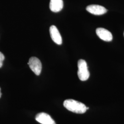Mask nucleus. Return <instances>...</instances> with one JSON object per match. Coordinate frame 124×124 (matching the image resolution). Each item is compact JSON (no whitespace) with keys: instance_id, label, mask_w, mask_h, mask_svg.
<instances>
[{"instance_id":"nucleus-6","label":"nucleus","mask_w":124,"mask_h":124,"mask_svg":"<svg viewBox=\"0 0 124 124\" xmlns=\"http://www.w3.org/2000/svg\"><path fill=\"white\" fill-rule=\"evenodd\" d=\"M96 34L98 36L104 41L109 42L113 40V36L110 31L102 28H98L96 30Z\"/></svg>"},{"instance_id":"nucleus-11","label":"nucleus","mask_w":124,"mask_h":124,"mask_svg":"<svg viewBox=\"0 0 124 124\" xmlns=\"http://www.w3.org/2000/svg\"></svg>"},{"instance_id":"nucleus-5","label":"nucleus","mask_w":124,"mask_h":124,"mask_svg":"<svg viewBox=\"0 0 124 124\" xmlns=\"http://www.w3.org/2000/svg\"><path fill=\"white\" fill-rule=\"evenodd\" d=\"M36 120L41 124H56L54 120L46 113H40L36 115Z\"/></svg>"},{"instance_id":"nucleus-4","label":"nucleus","mask_w":124,"mask_h":124,"mask_svg":"<svg viewBox=\"0 0 124 124\" xmlns=\"http://www.w3.org/2000/svg\"><path fill=\"white\" fill-rule=\"evenodd\" d=\"M86 9L90 13L95 15H101L107 12V10L104 7L98 5H89Z\"/></svg>"},{"instance_id":"nucleus-1","label":"nucleus","mask_w":124,"mask_h":124,"mask_svg":"<svg viewBox=\"0 0 124 124\" xmlns=\"http://www.w3.org/2000/svg\"><path fill=\"white\" fill-rule=\"evenodd\" d=\"M63 106L68 110L76 114H84L87 110L84 104L73 99L65 100Z\"/></svg>"},{"instance_id":"nucleus-8","label":"nucleus","mask_w":124,"mask_h":124,"mask_svg":"<svg viewBox=\"0 0 124 124\" xmlns=\"http://www.w3.org/2000/svg\"><path fill=\"white\" fill-rule=\"evenodd\" d=\"M63 7L62 0H51L49 4L50 10L54 13H58L62 10Z\"/></svg>"},{"instance_id":"nucleus-7","label":"nucleus","mask_w":124,"mask_h":124,"mask_svg":"<svg viewBox=\"0 0 124 124\" xmlns=\"http://www.w3.org/2000/svg\"><path fill=\"white\" fill-rule=\"evenodd\" d=\"M49 31L51 38L53 41L57 44L59 45L62 44V37L58 28L55 25H52L50 27Z\"/></svg>"},{"instance_id":"nucleus-10","label":"nucleus","mask_w":124,"mask_h":124,"mask_svg":"<svg viewBox=\"0 0 124 124\" xmlns=\"http://www.w3.org/2000/svg\"><path fill=\"white\" fill-rule=\"evenodd\" d=\"M1 96V89L0 88V98Z\"/></svg>"},{"instance_id":"nucleus-9","label":"nucleus","mask_w":124,"mask_h":124,"mask_svg":"<svg viewBox=\"0 0 124 124\" xmlns=\"http://www.w3.org/2000/svg\"><path fill=\"white\" fill-rule=\"evenodd\" d=\"M5 57L3 53L0 52V68L3 65V62L4 60Z\"/></svg>"},{"instance_id":"nucleus-3","label":"nucleus","mask_w":124,"mask_h":124,"mask_svg":"<svg viewBox=\"0 0 124 124\" xmlns=\"http://www.w3.org/2000/svg\"><path fill=\"white\" fill-rule=\"evenodd\" d=\"M28 64L33 71L36 75H39L42 70V64L40 60L35 57L30 58Z\"/></svg>"},{"instance_id":"nucleus-2","label":"nucleus","mask_w":124,"mask_h":124,"mask_svg":"<svg viewBox=\"0 0 124 124\" xmlns=\"http://www.w3.org/2000/svg\"><path fill=\"white\" fill-rule=\"evenodd\" d=\"M78 76L80 80L85 81L88 79L90 73L88 70L87 63L83 59H80L78 62Z\"/></svg>"}]
</instances>
